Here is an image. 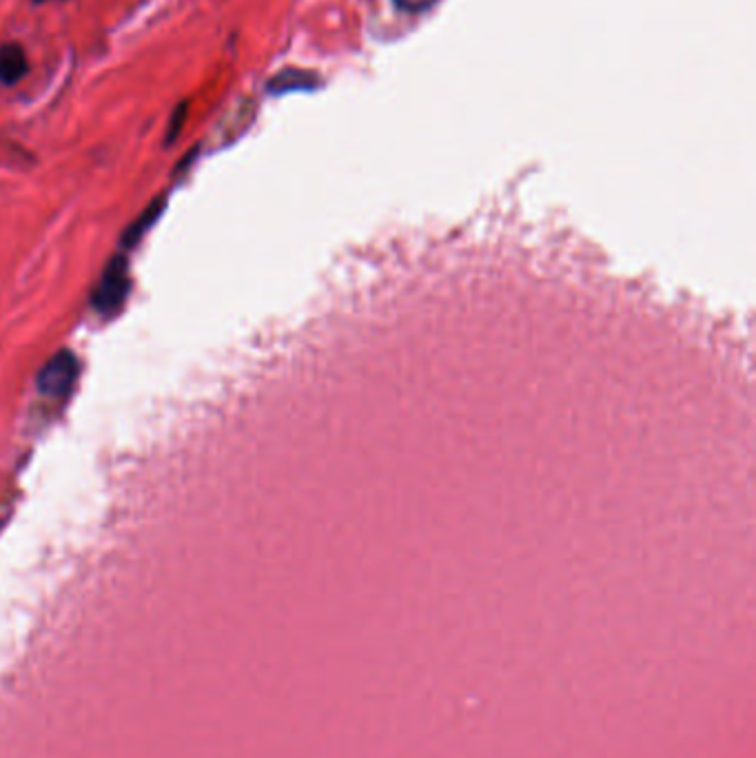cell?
Listing matches in <instances>:
<instances>
[{"instance_id": "obj_1", "label": "cell", "mask_w": 756, "mask_h": 758, "mask_svg": "<svg viewBox=\"0 0 756 758\" xmlns=\"http://www.w3.org/2000/svg\"><path fill=\"white\" fill-rule=\"evenodd\" d=\"M129 264L125 255H116L111 260L105 271H102L100 280L94 289V295H91V306L94 311L100 315H114L122 309V304L127 302L129 295Z\"/></svg>"}, {"instance_id": "obj_2", "label": "cell", "mask_w": 756, "mask_h": 758, "mask_svg": "<svg viewBox=\"0 0 756 758\" xmlns=\"http://www.w3.org/2000/svg\"><path fill=\"white\" fill-rule=\"evenodd\" d=\"M78 373H80V364L76 360V355H71L69 351H60L51 357L43 368H40L38 379H36L38 393L45 399H49V402H56V404L65 402V399L74 393Z\"/></svg>"}, {"instance_id": "obj_3", "label": "cell", "mask_w": 756, "mask_h": 758, "mask_svg": "<svg viewBox=\"0 0 756 758\" xmlns=\"http://www.w3.org/2000/svg\"><path fill=\"white\" fill-rule=\"evenodd\" d=\"M320 85V78L311 74L306 69H282L280 74H275L269 83L267 91L273 96H282V94H291V91H311Z\"/></svg>"}, {"instance_id": "obj_4", "label": "cell", "mask_w": 756, "mask_h": 758, "mask_svg": "<svg viewBox=\"0 0 756 758\" xmlns=\"http://www.w3.org/2000/svg\"><path fill=\"white\" fill-rule=\"evenodd\" d=\"M27 54L18 43L0 45V85L12 87L27 76Z\"/></svg>"}, {"instance_id": "obj_5", "label": "cell", "mask_w": 756, "mask_h": 758, "mask_svg": "<svg viewBox=\"0 0 756 758\" xmlns=\"http://www.w3.org/2000/svg\"><path fill=\"white\" fill-rule=\"evenodd\" d=\"M393 3L400 9H404V12L417 14V12H426V9H431L437 0H393Z\"/></svg>"}, {"instance_id": "obj_6", "label": "cell", "mask_w": 756, "mask_h": 758, "mask_svg": "<svg viewBox=\"0 0 756 758\" xmlns=\"http://www.w3.org/2000/svg\"><path fill=\"white\" fill-rule=\"evenodd\" d=\"M185 114H187V102H182V105L176 109V114H173V118H171L169 136H167L169 142H173V138H176L178 129H182V122H185Z\"/></svg>"}, {"instance_id": "obj_7", "label": "cell", "mask_w": 756, "mask_h": 758, "mask_svg": "<svg viewBox=\"0 0 756 758\" xmlns=\"http://www.w3.org/2000/svg\"><path fill=\"white\" fill-rule=\"evenodd\" d=\"M34 3H47V0H34Z\"/></svg>"}]
</instances>
